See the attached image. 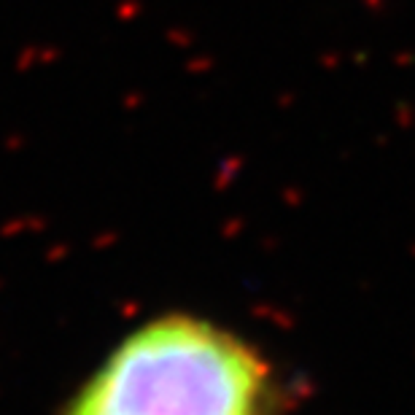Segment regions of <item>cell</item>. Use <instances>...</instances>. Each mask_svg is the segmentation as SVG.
Wrapping results in <instances>:
<instances>
[{"mask_svg": "<svg viewBox=\"0 0 415 415\" xmlns=\"http://www.w3.org/2000/svg\"><path fill=\"white\" fill-rule=\"evenodd\" d=\"M71 415H270L262 356L211 321H148L81 389Z\"/></svg>", "mask_w": 415, "mask_h": 415, "instance_id": "cell-1", "label": "cell"}]
</instances>
